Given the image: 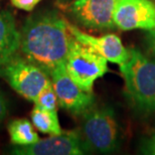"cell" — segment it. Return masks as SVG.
<instances>
[{"label": "cell", "instance_id": "10", "mask_svg": "<svg viewBox=\"0 0 155 155\" xmlns=\"http://www.w3.org/2000/svg\"><path fill=\"white\" fill-rule=\"evenodd\" d=\"M71 33L77 40L84 45L91 46L96 51L106 58L109 63L123 64L130 57L129 49L123 45L120 38L114 33H109L103 36H94L82 31L79 27L70 23Z\"/></svg>", "mask_w": 155, "mask_h": 155}, {"label": "cell", "instance_id": "18", "mask_svg": "<svg viewBox=\"0 0 155 155\" xmlns=\"http://www.w3.org/2000/svg\"><path fill=\"white\" fill-rule=\"evenodd\" d=\"M145 39H146L148 48L150 49V51L155 55V28L148 30L146 36H145Z\"/></svg>", "mask_w": 155, "mask_h": 155}, {"label": "cell", "instance_id": "14", "mask_svg": "<svg viewBox=\"0 0 155 155\" xmlns=\"http://www.w3.org/2000/svg\"><path fill=\"white\" fill-rule=\"evenodd\" d=\"M33 103H35V106L41 108V109L52 111V112H58V101L55 91L54 87H52V83L49 84L48 86H46L39 93V95L36 97Z\"/></svg>", "mask_w": 155, "mask_h": 155}, {"label": "cell", "instance_id": "16", "mask_svg": "<svg viewBox=\"0 0 155 155\" xmlns=\"http://www.w3.org/2000/svg\"><path fill=\"white\" fill-rule=\"evenodd\" d=\"M12 5L24 11H32L41 0H10Z\"/></svg>", "mask_w": 155, "mask_h": 155}, {"label": "cell", "instance_id": "9", "mask_svg": "<svg viewBox=\"0 0 155 155\" xmlns=\"http://www.w3.org/2000/svg\"><path fill=\"white\" fill-rule=\"evenodd\" d=\"M115 27L124 31L155 28V3L151 0H118L114 9Z\"/></svg>", "mask_w": 155, "mask_h": 155}, {"label": "cell", "instance_id": "13", "mask_svg": "<svg viewBox=\"0 0 155 155\" xmlns=\"http://www.w3.org/2000/svg\"><path fill=\"white\" fill-rule=\"evenodd\" d=\"M30 119L36 130L43 134L58 135L63 132L58 121V112H52L35 106L30 113Z\"/></svg>", "mask_w": 155, "mask_h": 155}, {"label": "cell", "instance_id": "2", "mask_svg": "<svg viewBox=\"0 0 155 155\" xmlns=\"http://www.w3.org/2000/svg\"><path fill=\"white\" fill-rule=\"evenodd\" d=\"M128 61L120 64L125 89L124 94L133 109L139 113L155 112V60L136 48L129 49Z\"/></svg>", "mask_w": 155, "mask_h": 155}, {"label": "cell", "instance_id": "8", "mask_svg": "<svg viewBox=\"0 0 155 155\" xmlns=\"http://www.w3.org/2000/svg\"><path fill=\"white\" fill-rule=\"evenodd\" d=\"M8 153L14 155H82L88 153V150L78 129L51 135L27 146L13 145L8 149Z\"/></svg>", "mask_w": 155, "mask_h": 155}, {"label": "cell", "instance_id": "6", "mask_svg": "<svg viewBox=\"0 0 155 155\" xmlns=\"http://www.w3.org/2000/svg\"><path fill=\"white\" fill-rule=\"evenodd\" d=\"M52 87L57 94L58 106L74 116H82L95 105L93 92H87L67 72L66 64L58 67L51 75Z\"/></svg>", "mask_w": 155, "mask_h": 155}, {"label": "cell", "instance_id": "15", "mask_svg": "<svg viewBox=\"0 0 155 155\" xmlns=\"http://www.w3.org/2000/svg\"><path fill=\"white\" fill-rule=\"evenodd\" d=\"M141 153L147 155H155V132H153L149 137L143 140L140 147Z\"/></svg>", "mask_w": 155, "mask_h": 155}, {"label": "cell", "instance_id": "7", "mask_svg": "<svg viewBox=\"0 0 155 155\" xmlns=\"http://www.w3.org/2000/svg\"><path fill=\"white\" fill-rule=\"evenodd\" d=\"M118 0H74L68 7L71 18L80 26L94 31L115 27L113 14Z\"/></svg>", "mask_w": 155, "mask_h": 155}, {"label": "cell", "instance_id": "3", "mask_svg": "<svg viewBox=\"0 0 155 155\" xmlns=\"http://www.w3.org/2000/svg\"><path fill=\"white\" fill-rule=\"evenodd\" d=\"M79 132L88 153H114L120 146V130L111 107H95L81 116Z\"/></svg>", "mask_w": 155, "mask_h": 155}, {"label": "cell", "instance_id": "17", "mask_svg": "<svg viewBox=\"0 0 155 155\" xmlns=\"http://www.w3.org/2000/svg\"><path fill=\"white\" fill-rule=\"evenodd\" d=\"M7 115H8V102L7 99H6L5 94L0 89V126L5 121Z\"/></svg>", "mask_w": 155, "mask_h": 155}, {"label": "cell", "instance_id": "1", "mask_svg": "<svg viewBox=\"0 0 155 155\" xmlns=\"http://www.w3.org/2000/svg\"><path fill=\"white\" fill-rule=\"evenodd\" d=\"M70 22L57 10L39 11L24 21L20 31V54L51 77L66 64L74 36Z\"/></svg>", "mask_w": 155, "mask_h": 155}, {"label": "cell", "instance_id": "11", "mask_svg": "<svg viewBox=\"0 0 155 155\" xmlns=\"http://www.w3.org/2000/svg\"><path fill=\"white\" fill-rule=\"evenodd\" d=\"M20 48V31L9 10L0 11V67L15 57Z\"/></svg>", "mask_w": 155, "mask_h": 155}, {"label": "cell", "instance_id": "12", "mask_svg": "<svg viewBox=\"0 0 155 155\" xmlns=\"http://www.w3.org/2000/svg\"><path fill=\"white\" fill-rule=\"evenodd\" d=\"M7 130L12 145L27 146L39 140L38 134L35 131L32 122L25 118L12 120L8 124Z\"/></svg>", "mask_w": 155, "mask_h": 155}, {"label": "cell", "instance_id": "4", "mask_svg": "<svg viewBox=\"0 0 155 155\" xmlns=\"http://www.w3.org/2000/svg\"><path fill=\"white\" fill-rule=\"evenodd\" d=\"M0 77L26 100L35 102L39 93L51 83L45 71L25 58L20 51L0 67Z\"/></svg>", "mask_w": 155, "mask_h": 155}, {"label": "cell", "instance_id": "5", "mask_svg": "<svg viewBox=\"0 0 155 155\" xmlns=\"http://www.w3.org/2000/svg\"><path fill=\"white\" fill-rule=\"evenodd\" d=\"M66 69L81 88L93 92L94 83L108 72V61L91 46L74 38L67 57Z\"/></svg>", "mask_w": 155, "mask_h": 155}]
</instances>
